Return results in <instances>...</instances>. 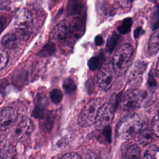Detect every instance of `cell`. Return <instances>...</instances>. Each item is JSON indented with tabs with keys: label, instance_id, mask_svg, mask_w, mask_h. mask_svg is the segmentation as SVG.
<instances>
[{
	"label": "cell",
	"instance_id": "obj_21",
	"mask_svg": "<svg viewBox=\"0 0 159 159\" xmlns=\"http://www.w3.org/2000/svg\"><path fill=\"white\" fill-rule=\"evenodd\" d=\"M63 88L68 94H71L73 93L76 89V84L71 78H67L64 80L63 83Z\"/></svg>",
	"mask_w": 159,
	"mask_h": 159
},
{
	"label": "cell",
	"instance_id": "obj_5",
	"mask_svg": "<svg viewBox=\"0 0 159 159\" xmlns=\"http://www.w3.org/2000/svg\"><path fill=\"white\" fill-rule=\"evenodd\" d=\"M145 94L137 89H129L122 97L120 106L122 110L130 111L141 106Z\"/></svg>",
	"mask_w": 159,
	"mask_h": 159
},
{
	"label": "cell",
	"instance_id": "obj_12",
	"mask_svg": "<svg viewBox=\"0 0 159 159\" xmlns=\"http://www.w3.org/2000/svg\"><path fill=\"white\" fill-rule=\"evenodd\" d=\"M16 148L11 143H6L0 147V159H14Z\"/></svg>",
	"mask_w": 159,
	"mask_h": 159
},
{
	"label": "cell",
	"instance_id": "obj_22",
	"mask_svg": "<svg viewBox=\"0 0 159 159\" xmlns=\"http://www.w3.org/2000/svg\"><path fill=\"white\" fill-rule=\"evenodd\" d=\"M158 152L159 150L157 146L153 145L146 150L143 159H157Z\"/></svg>",
	"mask_w": 159,
	"mask_h": 159
},
{
	"label": "cell",
	"instance_id": "obj_1",
	"mask_svg": "<svg viewBox=\"0 0 159 159\" xmlns=\"http://www.w3.org/2000/svg\"><path fill=\"white\" fill-rule=\"evenodd\" d=\"M143 124V120L137 114L126 116L120 120L118 125V135L122 139H130L142 130Z\"/></svg>",
	"mask_w": 159,
	"mask_h": 159
},
{
	"label": "cell",
	"instance_id": "obj_29",
	"mask_svg": "<svg viewBox=\"0 0 159 159\" xmlns=\"http://www.w3.org/2000/svg\"><path fill=\"white\" fill-rule=\"evenodd\" d=\"M111 129L109 128V127H107L106 128H104L102 130V134L101 135L102 139H103L102 140H105L107 142H111Z\"/></svg>",
	"mask_w": 159,
	"mask_h": 159
},
{
	"label": "cell",
	"instance_id": "obj_17",
	"mask_svg": "<svg viewBox=\"0 0 159 159\" xmlns=\"http://www.w3.org/2000/svg\"><path fill=\"white\" fill-rule=\"evenodd\" d=\"M147 66V63L143 61H138L134 64L132 67V70L130 71V77L132 79H135L136 78H139L141 75H142Z\"/></svg>",
	"mask_w": 159,
	"mask_h": 159
},
{
	"label": "cell",
	"instance_id": "obj_2",
	"mask_svg": "<svg viewBox=\"0 0 159 159\" xmlns=\"http://www.w3.org/2000/svg\"><path fill=\"white\" fill-rule=\"evenodd\" d=\"M82 20L74 19L71 21L63 20L60 22L52 30L51 37L58 40H65L73 34H78L82 31Z\"/></svg>",
	"mask_w": 159,
	"mask_h": 159
},
{
	"label": "cell",
	"instance_id": "obj_13",
	"mask_svg": "<svg viewBox=\"0 0 159 159\" xmlns=\"http://www.w3.org/2000/svg\"><path fill=\"white\" fill-rule=\"evenodd\" d=\"M159 50V30L154 32L148 42V52L151 55H154Z\"/></svg>",
	"mask_w": 159,
	"mask_h": 159
},
{
	"label": "cell",
	"instance_id": "obj_8",
	"mask_svg": "<svg viewBox=\"0 0 159 159\" xmlns=\"http://www.w3.org/2000/svg\"><path fill=\"white\" fill-rule=\"evenodd\" d=\"M17 119V112L12 107H6L0 110V131L11 127Z\"/></svg>",
	"mask_w": 159,
	"mask_h": 159
},
{
	"label": "cell",
	"instance_id": "obj_26",
	"mask_svg": "<svg viewBox=\"0 0 159 159\" xmlns=\"http://www.w3.org/2000/svg\"><path fill=\"white\" fill-rule=\"evenodd\" d=\"M50 97L51 101L54 104H58L62 100L63 94L60 89L55 88L52 89L50 92Z\"/></svg>",
	"mask_w": 159,
	"mask_h": 159
},
{
	"label": "cell",
	"instance_id": "obj_24",
	"mask_svg": "<svg viewBox=\"0 0 159 159\" xmlns=\"http://www.w3.org/2000/svg\"><path fill=\"white\" fill-rule=\"evenodd\" d=\"M132 19L130 18L125 19L121 23L120 25L117 27V30L121 34H125L127 33L132 26Z\"/></svg>",
	"mask_w": 159,
	"mask_h": 159
},
{
	"label": "cell",
	"instance_id": "obj_25",
	"mask_svg": "<svg viewBox=\"0 0 159 159\" xmlns=\"http://www.w3.org/2000/svg\"><path fill=\"white\" fill-rule=\"evenodd\" d=\"M55 52V45L52 42L47 43L39 53V55L42 57H47L52 55Z\"/></svg>",
	"mask_w": 159,
	"mask_h": 159
},
{
	"label": "cell",
	"instance_id": "obj_15",
	"mask_svg": "<svg viewBox=\"0 0 159 159\" xmlns=\"http://www.w3.org/2000/svg\"><path fill=\"white\" fill-rule=\"evenodd\" d=\"M153 139V132L148 129H144L139 132L138 140L143 145H147L150 143Z\"/></svg>",
	"mask_w": 159,
	"mask_h": 159
},
{
	"label": "cell",
	"instance_id": "obj_23",
	"mask_svg": "<svg viewBox=\"0 0 159 159\" xmlns=\"http://www.w3.org/2000/svg\"><path fill=\"white\" fill-rule=\"evenodd\" d=\"M103 59V55H100L99 56H95L91 58L88 61V66L91 70H95L101 64Z\"/></svg>",
	"mask_w": 159,
	"mask_h": 159
},
{
	"label": "cell",
	"instance_id": "obj_6",
	"mask_svg": "<svg viewBox=\"0 0 159 159\" xmlns=\"http://www.w3.org/2000/svg\"><path fill=\"white\" fill-rule=\"evenodd\" d=\"M114 107L111 103H105L99 109L95 120L94 127L98 130H103L109 127L114 116Z\"/></svg>",
	"mask_w": 159,
	"mask_h": 159
},
{
	"label": "cell",
	"instance_id": "obj_27",
	"mask_svg": "<svg viewBox=\"0 0 159 159\" xmlns=\"http://www.w3.org/2000/svg\"><path fill=\"white\" fill-rule=\"evenodd\" d=\"M8 62V55L7 53L2 50L0 49V70L4 68Z\"/></svg>",
	"mask_w": 159,
	"mask_h": 159
},
{
	"label": "cell",
	"instance_id": "obj_10",
	"mask_svg": "<svg viewBox=\"0 0 159 159\" xmlns=\"http://www.w3.org/2000/svg\"><path fill=\"white\" fill-rule=\"evenodd\" d=\"M33 124L28 117H24L16 126L14 131V136L19 140H24L32 133Z\"/></svg>",
	"mask_w": 159,
	"mask_h": 159
},
{
	"label": "cell",
	"instance_id": "obj_31",
	"mask_svg": "<svg viewBox=\"0 0 159 159\" xmlns=\"http://www.w3.org/2000/svg\"><path fill=\"white\" fill-rule=\"evenodd\" d=\"M94 42H95V44L96 45H101V44L103 43V42H104L103 38L101 35H98L96 37Z\"/></svg>",
	"mask_w": 159,
	"mask_h": 159
},
{
	"label": "cell",
	"instance_id": "obj_9",
	"mask_svg": "<svg viewBox=\"0 0 159 159\" xmlns=\"http://www.w3.org/2000/svg\"><path fill=\"white\" fill-rule=\"evenodd\" d=\"M32 24V16L29 10L22 8L19 10L14 17V26L19 31L25 30Z\"/></svg>",
	"mask_w": 159,
	"mask_h": 159
},
{
	"label": "cell",
	"instance_id": "obj_7",
	"mask_svg": "<svg viewBox=\"0 0 159 159\" xmlns=\"http://www.w3.org/2000/svg\"><path fill=\"white\" fill-rule=\"evenodd\" d=\"M114 71L112 66L107 65L101 68L97 75L98 86L104 91H107L111 87L114 81Z\"/></svg>",
	"mask_w": 159,
	"mask_h": 159
},
{
	"label": "cell",
	"instance_id": "obj_34",
	"mask_svg": "<svg viewBox=\"0 0 159 159\" xmlns=\"http://www.w3.org/2000/svg\"><path fill=\"white\" fill-rule=\"evenodd\" d=\"M156 74L157 77L159 78V57H158V61L157 63V65H156Z\"/></svg>",
	"mask_w": 159,
	"mask_h": 159
},
{
	"label": "cell",
	"instance_id": "obj_19",
	"mask_svg": "<svg viewBox=\"0 0 159 159\" xmlns=\"http://www.w3.org/2000/svg\"><path fill=\"white\" fill-rule=\"evenodd\" d=\"M150 24L151 28L155 30L159 27V5L155 6L150 15Z\"/></svg>",
	"mask_w": 159,
	"mask_h": 159
},
{
	"label": "cell",
	"instance_id": "obj_3",
	"mask_svg": "<svg viewBox=\"0 0 159 159\" xmlns=\"http://www.w3.org/2000/svg\"><path fill=\"white\" fill-rule=\"evenodd\" d=\"M132 55V47L128 44H123L116 52L113 56L112 66L116 75H120L125 72Z\"/></svg>",
	"mask_w": 159,
	"mask_h": 159
},
{
	"label": "cell",
	"instance_id": "obj_11",
	"mask_svg": "<svg viewBox=\"0 0 159 159\" xmlns=\"http://www.w3.org/2000/svg\"><path fill=\"white\" fill-rule=\"evenodd\" d=\"M35 106L32 112V116L36 118L42 119L45 115V109L47 104V101L45 96L40 94L36 97Z\"/></svg>",
	"mask_w": 159,
	"mask_h": 159
},
{
	"label": "cell",
	"instance_id": "obj_20",
	"mask_svg": "<svg viewBox=\"0 0 159 159\" xmlns=\"http://www.w3.org/2000/svg\"><path fill=\"white\" fill-rule=\"evenodd\" d=\"M42 121L40 124L41 128L44 130H49L51 129L53 120H54V117L53 114H48L47 115H45L42 118Z\"/></svg>",
	"mask_w": 159,
	"mask_h": 159
},
{
	"label": "cell",
	"instance_id": "obj_16",
	"mask_svg": "<svg viewBox=\"0 0 159 159\" xmlns=\"http://www.w3.org/2000/svg\"><path fill=\"white\" fill-rule=\"evenodd\" d=\"M120 39L119 35H118L116 32H113L109 35L107 40L106 45V51L108 53H112L114 49L116 48Z\"/></svg>",
	"mask_w": 159,
	"mask_h": 159
},
{
	"label": "cell",
	"instance_id": "obj_4",
	"mask_svg": "<svg viewBox=\"0 0 159 159\" xmlns=\"http://www.w3.org/2000/svg\"><path fill=\"white\" fill-rule=\"evenodd\" d=\"M102 105V100L94 99L89 101L83 108L78 117V123L83 127L94 124L99 109Z\"/></svg>",
	"mask_w": 159,
	"mask_h": 159
},
{
	"label": "cell",
	"instance_id": "obj_30",
	"mask_svg": "<svg viewBox=\"0 0 159 159\" xmlns=\"http://www.w3.org/2000/svg\"><path fill=\"white\" fill-rule=\"evenodd\" d=\"M61 159H82L81 157L75 152L68 153L64 155Z\"/></svg>",
	"mask_w": 159,
	"mask_h": 159
},
{
	"label": "cell",
	"instance_id": "obj_33",
	"mask_svg": "<svg viewBox=\"0 0 159 159\" xmlns=\"http://www.w3.org/2000/svg\"><path fill=\"white\" fill-rule=\"evenodd\" d=\"M4 27V20L0 19V33Z\"/></svg>",
	"mask_w": 159,
	"mask_h": 159
},
{
	"label": "cell",
	"instance_id": "obj_28",
	"mask_svg": "<svg viewBox=\"0 0 159 159\" xmlns=\"http://www.w3.org/2000/svg\"><path fill=\"white\" fill-rule=\"evenodd\" d=\"M152 130L153 134L159 137V115L154 117L152 122Z\"/></svg>",
	"mask_w": 159,
	"mask_h": 159
},
{
	"label": "cell",
	"instance_id": "obj_32",
	"mask_svg": "<svg viewBox=\"0 0 159 159\" xmlns=\"http://www.w3.org/2000/svg\"><path fill=\"white\" fill-rule=\"evenodd\" d=\"M142 29L141 27H139L137 29H135V32H134V36L135 38H137L142 33Z\"/></svg>",
	"mask_w": 159,
	"mask_h": 159
},
{
	"label": "cell",
	"instance_id": "obj_18",
	"mask_svg": "<svg viewBox=\"0 0 159 159\" xmlns=\"http://www.w3.org/2000/svg\"><path fill=\"white\" fill-rule=\"evenodd\" d=\"M125 159H141V152L139 147L136 144L131 145L126 150Z\"/></svg>",
	"mask_w": 159,
	"mask_h": 159
},
{
	"label": "cell",
	"instance_id": "obj_14",
	"mask_svg": "<svg viewBox=\"0 0 159 159\" xmlns=\"http://www.w3.org/2000/svg\"><path fill=\"white\" fill-rule=\"evenodd\" d=\"M17 42V37L14 34L8 33L6 34L1 40L2 45L6 48L11 49L14 48Z\"/></svg>",
	"mask_w": 159,
	"mask_h": 159
}]
</instances>
